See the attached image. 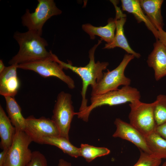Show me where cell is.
<instances>
[{"label":"cell","instance_id":"cell-1","mask_svg":"<svg viewBox=\"0 0 166 166\" xmlns=\"http://www.w3.org/2000/svg\"><path fill=\"white\" fill-rule=\"evenodd\" d=\"M102 41L101 39L99 40L97 43L95 45L89 50V61L85 66H74L70 61H68V63L65 62L60 60L56 55L52 53L54 59L63 69H70L77 74L82 80V87L81 92L82 100L79 112L83 111L88 106L86 93L88 86L90 85L92 87L96 85L97 82L102 78L103 75V71L107 69L109 65V63L107 62H101L99 61L95 62V51Z\"/></svg>","mask_w":166,"mask_h":166},{"label":"cell","instance_id":"cell-2","mask_svg":"<svg viewBox=\"0 0 166 166\" xmlns=\"http://www.w3.org/2000/svg\"><path fill=\"white\" fill-rule=\"evenodd\" d=\"M14 39L19 46L17 53L10 60V65H19L45 59L51 55L52 51L46 49L48 44L42 35L34 31L15 32Z\"/></svg>","mask_w":166,"mask_h":166},{"label":"cell","instance_id":"cell-3","mask_svg":"<svg viewBox=\"0 0 166 166\" xmlns=\"http://www.w3.org/2000/svg\"><path fill=\"white\" fill-rule=\"evenodd\" d=\"M141 95L136 88L130 85L124 86L120 89L100 95L91 96L90 104L82 111L76 113L77 117L85 122L94 109L104 105H118L128 102L130 103L140 101Z\"/></svg>","mask_w":166,"mask_h":166},{"label":"cell","instance_id":"cell-4","mask_svg":"<svg viewBox=\"0 0 166 166\" xmlns=\"http://www.w3.org/2000/svg\"><path fill=\"white\" fill-rule=\"evenodd\" d=\"M135 57L132 54H125L119 65L115 69L104 72L102 78L92 87L91 95H100L117 90L121 85H130V78L124 74L125 69L129 62Z\"/></svg>","mask_w":166,"mask_h":166},{"label":"cell","instance_id":"cell-5","mask_svg":"<svg viewBox=\"0 0 166 166\" xmlns=\"http://www.w3.org/2000/svg\"><path fill=\"white\" fill-rule=\"evenodd\" d=\"M34 12L27 9L21 17L22 23L28 30L42 35V29L45 22L51 17L60 15L62 11L56 6L53 0H38Z\"/></svg>","mask_w":166,"mask_h":166},{"label":"cell","instance_id":"cell-6","mask_svg":"<svg viewBox=\"0 0 166 166\" xmlns=\"http://www.w3.org/2000/svg\"><path fill=\"white\" fill-rule=\"evenodd\" d=\"M156 101L145 103L138 101L129 104V123L145 137L155 132L156 127L154 109Z\"/></svg>","mask_w":166,"mask_h":166},{"label":"cell","instance_id":"cell-7","mask_svg":"<svg viewBox=\"0 0 166 166\" xmlns=\"http://www.w3.org/2000/svg\"><path fill=\"white\" fill-rule=\"evenodd\" d=\"M76 115L70 93L64 91L57 97L51 119L57 127L61 136L69 139V133L71 121Z\"/></svg>","mask_w":166,"mask_h":166},{"label":"cell","instance_id":"cell-8","mask_svg":"<svg viewBox=\"0 0 166 166\" xmlns=\"http://www.w3.org/2000/svg\"><path fill=\"white\" fill-rule=\"evenodd\" d=\"M32 142L24 131L16 130L2 166H26L32 158V152L29 146Z\"/></svg>","mask_w":166,"mask_h":166},{"label":"cell","instance_id":"cell-9","mask_svg":"<svg viewBox=\"0 0 166 166\" xmlns=\"http://www.w3.org/2000/svg\"><path fill=\"white\" fill-rule=\"evenodd\" d=\"M51 52L49 57L18 65V68L34 71L44 77H56L65 83L69 88L75 87L74 80L65 74L63 67L53 58Z\"/></svg>","mask_w":166,"mask_h":166},{"label":"cell","instance_id":"cell-10","mask_svg":"<svg viewBox=\"0 0 166 166\" xmlns=\"http://www.w3.org/2000/svg\"><path fill=\"white\" fill-rule=\"evenodd\" d=\"M24 131L32 141L41 144H43V139L45 137L60 136L54 122L44 117L37 118L31 115L26 118Z\"/></svg>","mask_w":166,"mask_h":166},{"label":"cell","instance_id":"cell-11","mask_svg":"<svg viewBox=\"0 0 166 166\" xmlns=\"http://www.w3.org/2000/svg\"><path fill=\"white\" fill-rule=\"evenodd\" d=\"M113 4L116 11L114 18L116 25V32L113 41L109 43H106L104 49H113L120 47L125 51L128 54L133 55L135 57L139 58L140 54L134 51L130 47L124 33V26L126 22V15L123 13L120 8L117 6L118 1L110 0Z\"/></svg>","mask_w":166,"mask_h":166},{"label":"cell","instance_id":"cell-12","mask_svg":"<svg viewBox=\"0 0 166 166\" xmlns=\"http://www.w3.org/2000/svg\"><path fill=\"white\" fill-rule=\"evenodd\" d=\"M116 129L113 135L115 138H120L133 143L140 150L150 155L148 147L145 136L129 123L119 118L114 122Z\"/></svg>","mask_w":166,"mask_h":166},{"label":"cell","instance_id":"cell-13","mask_svg":"<svg viewBox=\"0 0 166 166\" xmlns=\"http://www.w3.org/2000/svg\"><path fill=\"white\" fill-rule=\"evenodd\" d=\"M153 46L147 61L153 69L155 79L158 81L166 76V47L159 40H156Z\"/></svg>","mask_w":166,"mask_h":166},{"label":"cell","instance_id":"cell-14","mask_svg":"<svg viewBox=\"0 0 166 166\" xmlns=\"http://www.w3.org/2000/svg\"><path fill=\"white\" fill-rule=\"evenodd\" d=\"M18 65L6 67L0 73V94L4 97H14L19 89L20 83L17 74Z\"/></svg>","mask_w":166,"mask_h":166},{"label":"cell","instance_id":"cell-15","mask_svg":"<svg viewBox=\"0 0 166 166\" xmlns=\"http://www.w3.org/2000/svg\"><path fill=\"white\" fill-rule=\"evenodd\" d=\"M163 0H140L141 7L147 18L157 30L164 25L161 8Z\"/></svg>","mask_w":166,"mask_h":166},{"label":"cell","instance_id":"cell-16","mask_svg":"<svg viewBox=\"0 0 166 166\" xmlns=\"http://www.w3.org/2000/svg\"><path fill=\"white\" fill-rule=\"evenodd\" d=\"M82 30L89 34L90 38L94 39L96 36L101 37V39L109 43L112 42L114 38L116 25L115 18H109L108 24L104 26L96 27L89 23L83 24Z\"/></svg>","mask_w":166,"mask_h":166},{"label":"cell","instance_id":"cell-17","mask_svg":"<svg viewBox=\"0 0 166 166\" xmlns=\"http://www.w3.org/2000/svg\"><path fill=\"white\" fill-rule=\"evenodd\" d=\"M16 132V129L0 105V147L7 149L11 146Z\"/></svg>","mask_w":166,"mask_h":166},{"label":"cell","instance_id":"cell-18","mask_svg":"<svg viewBox=\"0 0 166 166\" xmlns=\"http://www.w3.org/2000/svg\"><path fill=\"white\" fill-rule=\"evenodd\" d=\"M121 2L122 10L132 14L138 23L144 22L157 40L158 31L155 28L145 14L140 5V0H121Z\"/></svg>","mask_w":166,"mask_h":166},{"label":"cell","instance_id":"cell-19","mask_svg":"<svg viewBox=\"0 0 166 166\" xmlns=\"http://www.w3.org/2000/svg\"><path fill=\"white\" fill-rule=\"evenodd\" d=\"M6 102V109L8 116L17 131H24L26 118L23 116L21 107L14 97H4Z\"/></svg>","mask_w":166,"mask_h":166},{"label":"cell","instance_id":"cell-20","mask_svg":"<svg viewBox=\"0 0 166 166\" xmlns=\"http://www.w3.org/2000/svg\"><path fill=\"white\" fill-rule=\"evenodd\" d=\"M145 137L150 155L157 159H166V139L155 132Z\"/></svg>","mask_w":166,"mask_h":166},{"label":"cell","instance_id":"cell-21","mask_svg":"<svg viewBox=\"0 0 166 166\" xmlns=\"http://www.w3.org/2000/svg\"><path fill=\"white\" fill-rule=\"evenodd\" d=\"M43 143L56 146L72 157L80 156L79 148L74 146L65 137L61 136L45 137L43 139Z\"/></svg>","mask_w":166,"mask_h":166},{"label":"cell","instance_id":"cell-22","mask_svg":"<svg viewBox=\"0 0 166 166\" xmlns=\"http://www.w3.org/2000/svg\"><path fill=\"white\" fill-rule=\"evenodd\" d=\"M79 149L80 156L84 157L88 162L97 157L107 155L110 152L107 148L96 147L88 144H81Z\"/></svg>","mask_w":166,"mask_h":166},{"label":"cell","instance_id":"cell-23","mask_svg":"<svg viewBox=\"0 0 166 166\" xmlns=\"http://www.w3.org/2000/svg\"><path fill=\"white\" fill-rule=\"evenodd\" d=\"M156 101L154 114L156 125H159L166 122V95H159Z\"/></svg>","mask_w":166,"mask_h":166},{"label":"cell","instance_id":"cell-24","mask_svg":"<svg viewBox=\"0 0 166 166\" xmlns=\"http://www.w3.org/2000/svg\"><path fill=\"white\" fill-rule=\"evenodd\" d=\"M140 150L139 158L133 166H160L162 160L156 158L151 155Z\"/></svg>","mask_w":166,"mask_h":166},{"label":"cell","instance_id":"cell-25","mask_svg":"<svg viewBox=\"0 0 166 166\" xmlns=\"http://www.w3.org/2000/svg\"><path fill=\"white\" fill-rule=\"evenodd\" d=\"M46 159L45 156L39 151L32 152L31 160L26 166H47Z\"/></svg>","mask_w":166,"mask_h":166},{"label":"cell","instance_id":"cell-26","mask_svg":"<svg viewBox=\"0 0 166 166\" xmlns=\"http://www.w3.org/2000/svg\"><path fill=\"white\" fill-rule=\"evenodd\" d=\"M155 132L166 139V122L159 125H157Z\"/></svg>","mask_w":166,"mask_h":166},{"label":"cell","instance_id":"cell-27","mask_svg":"<svg viewBox=\"0 0 166 166\" xmlns=\"http://www.w3.org/2000/svg\"><path fill=\"white\" fill-rule=\"evenodd\" d=\"M158 31V38L157 40H159L166 47V32L163 29H160Z\"/></svg>","mask_w":166,"mask_h":166},{"label":"cell","instance_id":"cell-28","mask_svg":"<svg viewBox=\"0 0 166 166\" xmlns=\"http://www.w3.org/2000/svg\"><path fill=\"white\" fill-rule=\"evenodd\" d=\"M8 149L3 150L0 153V166L3 164Z\"/></svg>","mask_w":166,"mask_h":166},{"label":"cell","instance_id":"cell-29","mask_svg":"<svg viewBox=\"0 0 166 166\" xmlns=\"http://www.w3.org/2000/svg\"><path fill=\"white\" fill-rule=\"evenodd\" d=\"M58 166H72V165L71 163L63 159H60L59 161Z\"/></svg>","mask_w":166,"mask_h":166},{"label":"cell","instance_id":"cell-30","mask_svg":"<svg viewBox=\"0 0 166 166\" xmlns=\"http://www.w3.org/2000/svg\"><path fill=\"white\" fill-rule=\"evenodd\" d=\"M2 59L0 60V73L5 70L6 68Z\"/></svg>","mask_w":166,"mask_h":166},{"label":"cell","instance_id":"cell-31","mask_svg":"<svg viewBox=\"0 0 166 166\" xmlns=\"http://www.w3.org/2000/svg\"><path fill=\"white\" fill-rule=\"evenodd\" d=\"M161 166H166V161L164 162L162 165Z\"/></svg>","mask_w":166,"mask_h":166}]
</instances>
